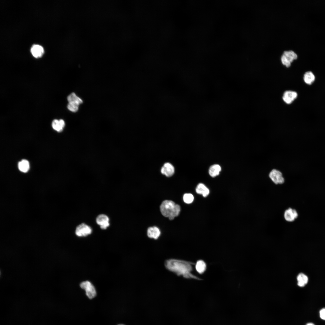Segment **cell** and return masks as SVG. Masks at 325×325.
I'll list each match as a JSON object with an SVG mask.
<instances>
[{"label": "cell", "instance_id": "cell-1", "mask_svg": "<svg viewBox=\"0 0 325 325\" xmlns=\"http://www.w3.org/2000/svg\"><path fill=\"white\" fill-rule=\"evenodd\" d=\"M195 264L191 262L175 259L166 260L164 262L166 268L178 276H182L186 278L201 280L191 273L193 270L192 265Z\"/></svg>", "mask_w": 325, "mask_h": 325}, {"label": "cell", "instance_id": "cell-2", "mask_svg": "<svg viewBox=\"0 0 325 325\" xmlns=\"http://www.w3.org/2000/svg\"><path fill=\"white\" fill-rule=\"evenodd\" d=\"M160 210L164 216L168 217L170 220H172L178 215L181 208L178 205L175 204L173 201L166 200L161 204Z\"/></svg>", "mask_w": 325, "mask_h": 325}, {"label": "cell", "instance_id": "cell-3", "mask_svg": "<svg viewBox=\"0 0 325 325\" xmlns=\"http://www.w3.org/2000/svg\"><path fill=\"white\" fill-rule=\"evenodd\" d=\"M297 58V54L293 51H285L281 57V61L283 65L288 67L291 66L293 60Z\"/></svg>", "mask_w": 325, "mask_h": 325}, {"label": "cell", "instance_id": "cell-4", "mask_svg": "<svg viewBox=\"0 0 325 325\" xmlns=\"http://www.w3.org/2000/svg\"><path fill=\"white\" fill-rule=\"evenodd\" d=\"M80 286L85 290L86 295L89 299H92L96 296L95 289L90 282L88 281L83 282L80 284Z\"/></svg>", "mask_w": 325, "mask_h": 325}, {"label": "cell", "instance_id": "cell-5", "mask_svg": "<svg viewBox=\"0 0 325 325\" xmlns=\"http://www.w3.org/2000/svg\"><path fill=\"white\" fill-rule=\"evenodd\" d=\"M92 232L91 228L84 223L78 225L75 230V234L79 237H85L91 234Z\"/></svg>", "mask_w": 325, "mask_h": 325}, {"label": "cell", "instance_id": "cell-6", "mask_svg": "<svg viewBox=\"0 0 325 325\" xmlns=\"http://www.w3.org/2000/svg\"><path fill=\"white\" fill-rule=\"evenodd\" d=\"M269 176L270 178L276 184H282L284 182V179L282 173L276 169H273L270 172Z\"/></svg>", "mask_w": 325, "mask_h": 325}, {"label": "cell", "instance_id": "cell-7", "mask_svg": "<svg viewBox=\"0 0 325 325\" xmlns=\"http://www.w3.org/2000/svg\"><path fill=\"white\" fill-rule=\"evenodd\" d=\"M96 222L101 228L103 230L106 229L110 225L108 217L104 214L98 215L96 218Z\"/></svg>", "mask_w": 325, "mask_h": 325}, {"label": "cell", "instance_id": "cell-8", "mask_svg": "<svg viewBox=\"0 0 325 325\" xmlns=\"http://www.w3.org/2000/svg\"><path fill=\"white\" fill-rule=\"evenodd\" d=\"M298 94L294 91L288 90L283 93L282 99L283 101L287 104H291L297 98Z\"/></svg>", "mask_w": 325, "mask_h": 325}, {"label": "cell", "instance_id": "cell-9", "mask_svg": "<svg viewBox=\"0 0 325 325\" xmlns=\"http://www.w3.org/2000/svg\"><path fill=\"white\" fill-rule=\"evenodd\" d=\"M298 213L296 210L291 208L286 209L284 213V217L285 220L289 222L293 221L298 217Z\"/></svg>", "mask_w": 325, "mask_h": 325}, {"label": "cell", "instance_id": "cell-10", "mask_svg": "<svg viewBox=\"0 0 325 325\" xmlns=\"http://www.w3.org/2000/svg\"><path fill=\"white\" fill-rule=\"evenodd\" d=\"M175 169L174 166L170 163H165L161 169L162 173L167 177H170L174 174Z\"/></svg>", "mask_w": 325, "mask_h": 325}, {"label": "cell", "instance_id": "cell-11", "mask_svg": "<svg viewBox=\"0 0 325 325\" xmlns=\"http://www.w3.org/2000/svg\"><path fill=\"white\" fill-rule=\"evenodd\" d=\"M65 122L62 119H54L52 123L53 128L58 132L62 131L65 126Z\"/></svg>", "mask_w": 325, "mask_h": 325}, {"label": "cell", "instance_id": "cell-12", "mask_svg": "<svg viewBox=\"0 0 325 325\" xmlns=\"http://www.w3.org/2000/svg\"><path fill=\"white\" fill-rule=\"evenodd\" d=\"M147 235L150 238L157 239L160 235V232L157 227L155 226L151 227L147 230Z\"/></svg>", "mask_w": 325, "mask_h": 325}, {"label": "cell", "instance_id": "cell-13", "mask_svg": "<svg viewBox=\"0 0 325 325\" xmlns=\"http://www.w3.org/2000/svg\"><path fill=\"white\" fill-rule=\"evenodd\" d=\"M31 51L33 56L36 58L41 57L44 53V49L41 46L36 45L32 47Z\"/></svg>", "mask_w": 325, "mask_h": 325}, {"label": "cell", "instance_id": "cell-14", "mask_svg": "<svg viewBox=\"0 0 325 325\" xmlns=\"http://www.w3.org/2000/svg\"><path fill=\"white\" fill-rule=\"evenodd\" d=\"M196 191L197 193L202 194L204 197H206L209 194V189L203 183H199L197 185Z\"/></svg>", "mask_w": 325, "mask_h": 325}, {"label": "cell", "instance_id": "cell-15", "mask_svg": "<svg viewBox=\"0 0 325 325\" xmlns=\"http://www.w3.org/2000/svg\"><path fill=\"white\" fill-rule=\"evenodd\" d=\"M297 280L298 286L300 287H303L308 283V279L306 275L303 273H301L297 276Z\"/></svg>", "mask_w": 325, "mask_h": 325}, {"label": "cell", "instance_id": "cell-16", "mask_svg": "<svg viewBox=\"0 0 325 325\" xmlns=\"http://www.w3.org/2000/svg\"><path fill=\"white\" fill-rule=\"evenodd\" d=\"M315 79V77L314 74L311 71L306 72L303 76V80L304 82L308 85H311L314 82Z\"/></svg>", "mask_w": 325, "mask_h": 325}, {"label": "cell", "instance_id": "cell-17", "mask_svg": "<svg viewBox=\"0 0 325 325\" xmlns=\"http://www.w3.org/2000/svg\"><path fill=\"white\" fill-rule=\"evenodd\" d=\"M197 271L200 274L203 273L206 269V265L205 262L202 260H198L195 265Z\"/></svg>", "mask_w": 325, "mask_h": 325}, {"label": "cell", "instance_id": "cell-18", "mask_svg": "<svg viewBox=\"0 0 325 325\" xmlns=\"http://www.w3.org/2000/svg\"><path fill=\"white\" fill-rule=\"evenodd\" d=\"M221 170V168L219 165L214 164L210 167L209 172L211 177H214L219 174Z\"/></svg>", "mask_w": 325, "mask_h": 325}, {"label": "cell", "instance_id": "cell-19", "mask_svg": "<svg viewBox=\"0 0 325 325\" xmlns=\"http://www.w3.org/2000/svg\"><path fill=\"white\" fill-rule=\"evenodd\" d=\"M19 170L23 172H27L29 169V164L28 161L26 159H22L18 163Z\"/></svg>", "mask_w": 325, "mask_h": 325}, {"label": "cell", "instance_id": "cell-20", "mask_svg": "<svg viewBox=\"0 0 325 325\" xmlns=\"http://www.w3.org/2000/svg\"><path fill=\"white\" fill-rule=\"evenodd\" d=\"M67 100L69 102H75L79 105L83 102L82 100L77 96L74 92L71 93L68 96Z\"/></svg>", "mask_w": 325, "mask_h": 325}, {"label": "cell", "instance_id": "cell-21", "mask_svg": "<svg viewBox=\"0 0 325 325\" xmlns=\"http://www.w3.org/2000/svg\"><path fill=\"white\" fill-rule=\"evenodd\" d=\"M79 105L75 102H69L67 107L68 109L73 112H76L79 109Z\"/></svg>", "mask_w": 325, "mask_h": 325}, {"label": "cell", "instance_id": "cell-22", "mask_svg": "<svg viewBox=\"0 0 325 325\" xmlns=\"http://www.w3.org/2000/svg\"><path fill=\"white\" fill-rule=\"evenodd\" d=\"M183 200L184 202L187 204L192 203L194 200V197L191 193H185L183 196Z\"/></svg>", "mask_w": 325, "mask_h": 325}, {"label": "cell", "instance_id": "cell-23", "mask_svg": "<svg viewBox=\"0 0 325 325\" xmlns=\"http://www.w3.org/2000/svg\"><path fill=\"white\" fill-rule=\"evenodd\" d=\"M320 316L321 319L325 320V308H323L320 311Z\"/></svg>", "mask_w": 325, "mask_h": 325}, {"label": "cell", "instance_id": "cell-24", "mask_svg": "<svg viewBox=\"0 0 325 325\" xmlns=\"http://www.w3.org/2000/svg\"><path fill=\"white\" fill-rule=\"evenodd\" d=\"M306 325H315L312 323H308L306 324Z\"/></svg>", "mask_w": 325, "mask_h": 325}, {"label": "cell", "instance_id": "cell-25", "mask_svg": "<svg viewBox=\"0 0 325 325\" xmlns=\"http://www.w3.org/2000/svg\"><path fill=\"white\" fill-rule=\"evenodd\" d=\"M123 325V324H119V325Z\"/></svg>", "mask_w": 325, "mask_h": 325}]
</instances>
